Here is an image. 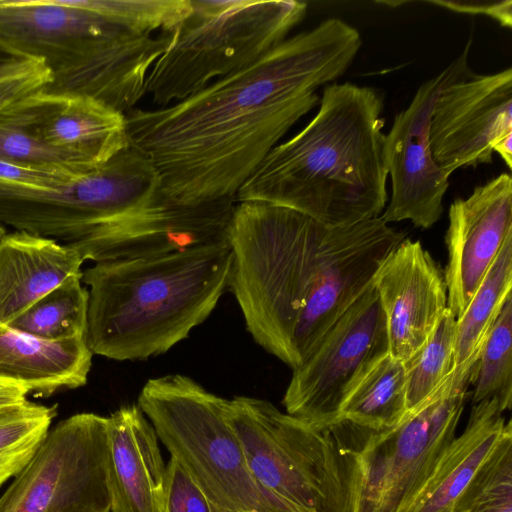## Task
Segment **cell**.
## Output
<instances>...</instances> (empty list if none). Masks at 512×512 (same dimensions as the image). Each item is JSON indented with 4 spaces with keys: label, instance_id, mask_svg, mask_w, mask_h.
<instances>
[{
    "label": "cell",
    "instance_id": "6da1fadb",
    "mask_svg": "<svg viewBox=\"0 0 512 512\" xmlns=\"http://www.w3.org/2000/svg\"><path fill=\"white\" fill-rule=\"evenodd\" d=\"M362 44L338 18L287 38L250 66L184 100L125 114L129 146L157 172L160 192L183 204L236 198L268 153L340 78Z\"/></svg>",
    "mask_w": 512,
    "mask_h": 512
},
{
    "label": "cell",
    "instance_id": "7a4b0ae2",
    "mask_svg": "<svg viewBox=\"0 0 512 512\" xmlns=\"http://www.w3.org/2000/svg\"><path fill=\"white\" fill-rule=\"evenodd\" d=\"M404 239L380 216L329 226L286 207L237 202L228 287L254 341L293 370Z\"/></svg>",
    "mask_w": 512,
    "mask_h": 512
},
{
    "label": "cell",
    "instance_id": "3957f363",
    "mask_svg": "<svg viewBox=\"0 0 512 512\" xmlns=\"http://www.w3.org/2000/svg\"><path fill=\"white\" fill-rule=\"evenodd\" d=\"M382 110L371 87L326 86L317 114L268 153L237 202L286 207L329 226L381 216L388 202Z\"/></svg>",
    "mask_w": 512,
    "mask_h": 512
},
{
    "label": "cell",
    "instance_id": "277c9868",
    "mask_svg": "<svg viewBox=\"0 0 512 512\" xmlns=\"http://www.w3.org/2000/svg\"><path fill=\"white\" fill-rule=\"evenodd\" d=\"M232 257L226 240L82 271L89 349L117 361L165 353L214 310L229 286Z\"/></svg>",
    "mask_w": 512,
    "mask_h": 512
},
{
    "label": "cell",
    "instance_id": "5b68a950",
    "mask_svg": "<svg viewBox=\"0 0 512 512\" xmlns=\"http://www.w3.org/2000/svg\"><path fill=\"white\" fill-rule=\"evenodd\" d=\"M192 12L170 31L145 94L165 107L234 74L286 40L305 17L301 1L190 0Z\"/></svg>",
    "mask_w": 512,
    "mask_h": 512
},
{
    "label": "cell",
    "instance_id": "8992f818",
    "mask_svg": "<svg viewBox=\"0 0 512 512\" xmlns=\"http://www.w3.org/2000/svg\"><path fill=\"white\" fill-rule=\"evenodd\" d=\"M468 388L449 378L396 425L331 429L341 456L344 512H403L456 436Z\"/></svg>",
    "mask_w": 512,
    "mask_h": 512
},
{
    "label": "cell",
    "instance_id": "52a82bcc",
    "mask_svg": "<svg viewBox=\"0 0 512 512\" xmlns=\"http://www.w3.org/2000/svg\"><path fill=\"white\" fill-rule=\"evenodd\" d=\"M138 406L216 512H270L249 471L227 399L188 376L149 379Z\"/></svg>",
    "mask_w": 512,
    "mask_h": 512
},
{
    "label": "cell",
    "instance_id": "ba28073f",
    "mask_svg": "<svg viewBox=\"0 0 512 512\" xmlns=\"http://www.w3.org/2000/svg\"><path fill=\"white\" fill-rule=\"evenodd\" d=\"M227 412L270 512H344V472L330 430L272 403L237 396Z\"/></svg>",
    "mask_w": 512,
    "mask_h": 512
},
{
    "label": "cell",
    "instance_id": "9c48e42d",
    "mask_svg": "<svg viewBox=\"0 0 512 512\" xmlns=\"http://www.w3.org/2000/svg\"><path fill=\"white\" fill-rule=\"evenodd\" d=\"M160 189L151 162L130 146L103 166L58 188L0 183V224L64 244L138 209Z\"/></svg>",
    "mask_w": 512,
    "mask_h": 512
},
{
    "label": "cell",
    "instance_id": "30bf717a",
    "mask_svg": "<svg viewBox=\"0 0 512 512\" xmlns=\"http://www.w3.org/2000/svg\"><path fill=\"white\" fill-rule=\"evenodd\" d=\"M107 417L61 420L0 496V512H110Z\"/></svg>",
    "mask_w": 512,
    "mask_h": 512
},
{
    "label": "cell",
    "instance_id": "8fae6325",
    "mask_svg": "<svg viewBox=\"0 0 512 512\" xmlns=\"http://www.w3.org/2000/svg\"><path fill=\"white\" fill-rule=\"evenodd\" d=\"M388 353L386 321L372 283L293 369L282 401L286 413L319 430L331 429L340 422L348 394Z\"/></svg>",
    "mask_w": 512,
    "mask_h": 512
},
{
    "label": "cell",
    "instance_id": "7c38bea8",
    "mask_svg": "<svg viewBox=\"0 0 512 512\" xmlns=\"http://www.w3.org/2000/svg\"><path fill=\"white\" fill-rule=\"evenodd\" d=\"M465 51L437 76L424 82L409 106L397 113L385 134L384 154L392 195L381 218L388 224L403 220L427 229L443 213V198L449 175L433 159L429 126L439 92L447 85L470 75Z\"/></svg>",
    "mask_w": 512,
    "mask_h": 512
},
{
    "label": "cell",
    "instance_id": "4fadbf2b",
    "mask_svg": "<svg viewBox=\"0 0 512 512\" xmlns=\"http://www.w3.org/2000/svg\"><path fill=\"white\" fill-rule=\"evenodd\" d=\"M237 204L224 198L183 204L158 194L145 205L95 227L68 243L83 261L95 263L156 257L228 240Z\"/></svg>",
    "mask_w": 512,
    "mask_h": 512
},
{
    "label": "cell",
    "instance_id": "5bb4252c",
    "mask_svg": "<svg viewBox=\"0 0 512 512\" xmlns=\"http://www.w3.org/2000/svg\"><path fill=\"white\" fill-rule=\"evenodd\" d=\"M512 134V69L464 77L438 94L429 126L434 161L447 175L491 163L493 145Z\"/></svg>",
    "mask_w": 512,
    "mask_h": 512
},
{
    "label": "cell",
    "instance_id": "9a60e30c",
    "mask_svg": "<svg viewBox=\"0 0 512 512\" xmlns=\"http://www.w3.org/2000/svg\"><path fill=\"white\" fill-rule=\"evenodd\" d=\"M512 235V177L501 173L450 205L444 270L448 308L459 318Z\"/></svg>",
    "mask_w": 512,
    "mask_h": 512
},
{
    "label": "cell",
    "instance_id": "2e32d148",
    "mask_svg": "<svg viewBox=\"0 0 512 512\" xmlns=\"http://www.w3.org/2000/svg\"><path fill=\"white\" fill-rule=\"evenodd\" d=\"M129 31L74 0H0V44L43 61L51 74Z\"/></svg>",
    "mask_w": 512,
    "mask_h": 512
},
{
    "label": "cell",
    "instance_id": "e0dca14e",
    "mask_svg": "<svg viewBox=\"0 0 512 512\" xmlns=\"http://www.w3.org/2000/svg\"><path fill=\"white\" fill-rule=\"evenodd\" d=\"M385 317L389 354L405 363L448 308L444 272L419 241L404 239L373 279Z\"/></svg>",
    "mask_w": 512,
    "mask_h": 512
},
{
    "label": "cell",
    "instance_id": "ac0fdd59",
    "mask_svg": "<svg viewBox=\"0 0 512 512\" xmlns=\"http://www.w3.org/2000/svg\"><path fill=\"white\" fill-rule=\"evenodd\" d=\"M0 117L93 168L129 147L125 115L83 95L39 90L10 105Z\"/></svg>",
    "mask_w": 512,
    "mask_h": 512
},
{
    "label": "cell",
    "instance_id": "d6986e66",
    "mask_svg": "<svg viewBox=\"0 0 512 512\" xmlns=\"http://www.w3.org/2000/svg\"><path fill=\"white\" fill-rule=\"evenodd\" d=\"M170 42V32L114 36L84 59L51 74L42 91L91 97L125 115L145 95L147 75Z\"/></svg>",
    "mask_w": 512,
    "mask_h": 512
},
{
    "label": "cell",
    "instance_id": "ffe728a7",
    "mask_svg": "<svg viewBox=\"0 0 512 512\" xmlns=\"http://www.w3.org/2000/svg\"><path fill=\"white\" fill-rule=\"evenodd\" d=\"M158 440L138 405L107 417L110 512H163L166 465Z\"/></svg>",
    "mask_w": 512,
    "mask_h": 512
},
{
    "label": "cell",
    "instance_id": "44dd1931",
    "mask_svg": "<svg viewBox=\"0 0 512 512\" xmlns=\"http://www.w3.org/2000/svg\"><path fill=\"white\" fill-rule=\"evenodd\" d=\"M83 259L70 245L24 231L0 240V323L11 324L68 278L82 275Z\"/></svg>",
    "mask_w": 512,
    "mask_h": 512
},
{
    "label": "cell",
    "instance_id": "7402d4cb",
    "mask_svg": "<svg viewBox=\"0 0 512 512\" xmlns=\"http://www.w3.org/2000/svg\"><path fill=\"white\" fill-rule=\"evenodd\" d=\"M93 353L86 337L45 340L0 323V380L49 396L87 383Z\"/></svg>",
    "mask_w": 512,
    "mask_h": 512
},
{
    "label": "cell",
    "instance_id": "603a6c76",
    "mask_svg": "<svg viewBox=\"0 0 512 512\" xmlns=\"http://www.w3.org/2000/svg\"><path fill=\"white\" fill-rule=\"evenodd\" d=\"M496 399L473 404L464 431L444 450L403 512H451L453 504L502 436L508 422Z\"/></svg>",
    "mask_w": 512,
    "mask_h": 512
},
{
    "label": "cell",
    "instance_id": "cb8c5ba5",
    "mask_svg": "<svg viewBox=\"0 0 512 512\" xmlns=\"http://www.w3.org/2000/svg\"><path fill=\"white\" fill-rule=\"evenodd\" d=\"M511 289L512 235L505 240L470 303L457 318L451 384L467 388L471 384L472 369L480 349L507 297L512 294Z\"/></svg>",
    "mask_w": 512,
    "mask_h": 512
},
{
    "label": "cell",
    "instance_id": "d4e9b609",
    "mask_svg": "<svg viewBox=\"0 0 512 512\" xmlns=\"http://www.w3.org/2000/svg\"><path fill=\"white\" fill-rule=\"evenodd\" d=\"M407 413L405 365L388 353L348 394L340 422L380 430L396 425Z\"/></svg>",
    "mask_w": 512,
    "mask_h": 512
},
{
    "label": "cell",
    "instance_id": "484cf974",
    "mask_svg": "<svg viewBox=\"0 0 512 512\" xmlns=\"http://www.w3.org/2000/svg\"><path fill=\"white\" fill-rule=\"evenodd\" d=\"M81 277L68 278L9 325L51 341L86 337L88 290Z\"/></svg>",
    "mask_w": 512,
    "mask_h": 512
},
{
    "label": "cell",
    "instance_id": "4316f807",
    "mask_svg": "<svg viewBox=\"0 0 512 512\" xmlns=\"http://www.w3.org/2000/svg\"><path fill=\"white\" fill-rule=\"evenodd\" d=\"M472 403L496 399L503 412L512 404V294L492 324L472 369Z\"/></svg>",
    "mask_w": 512,
    "mask_h": 512
},
{
    "label": "cell",
    "instance_id": "83f0119b",
    "mask_svg": "<svg viewBox=\"0 0 512 512\" xmlns=\"http://www.w3.org/2000/svg\"><path fill=\"white\" fill-rule=\"evenodd\" d=\"M456 324L455 315L447 308L427 341L404 363L408 412L419 407L449 378L454 364Z\"/></svg>",
    "mask_w": 512,
    "mask_h": 512
},
{
    "label": "cell",
    "instance_id": "f1b7e54d",
    "mask_svg": "<svg viewBox=\"0 0 512 512\" xmlns=\"http://www.w3.org/2000/svg\"><path fill=\"white\" fill-rule=\"evenodd\" d=\"M451 512H512V425L455 500Z\"/></svg>",
    "mask_w": 512,
    "mask_h": 512
},
{
    "label": "cell",
    "instance_id": "f546056e",
    "mask_svg": "<svg viewBox=\"0 0 512 512\" xmlns=\"http://www.w3.org/2000/svg\"><path fill=\"white\" fill-rule=\"evenodd\" d=\"M75 3L135 33L170 32L191 12L190 0H75Z\"/></svg>",
    "mask_w": 512,
    "mask_h": 512
},
{
    "label": "cell",
    "instance_id": "4dcf8cb0",
    "mask_svg": "<svg viewBox=\"0 0 512 512\" xmlns=\"http://www.w3.org/2000/svg\"><path fill=\"white\" fill-rule=\"evenodd\" d=\"M0 161L73 178L97 169L1 117Z\"/></svg>",
    "mask_w": 512,
    "mask_h": 512
},
{
    "label": "cell",
    "instance_id": "1f68e13d",
    "mask_svg": "<svg viewBox=\"0 0 512 512\" xmlns=\"http://www.w3.org/2000/svg\"><path fill=\"white\" fill-rule=\"evenodd\" d=\"M56 414L47 407L28 400L0 411V452L34 439L44 438Z\"/></svg>",
    "mask_w": 512,
    "mask_h": 512
},
{
    "label": "cell",
    "instance_id": "d6a6232c",
    "mask_svg": "<svg viewBox=\"0 0 512 512\" xmlns=\"http://www.w3.org/2000/svg\"><path fill=\"white\" fill-rule=\"evenodd\" d=\"M163 512H214L202 491L172 457L166 465Z\"/></svg>",
    "mask_w": 512,
    "mask_h": 512
},
{
    "label": "cell",
    "instance_id": "836d02e7",
    "mask_svg": "<svg viewBox=\"0 0 512 512\" xmlns=\"http://www.w3.org/2000/svg\"><path fill=\"white\" fill-rule=\"evenodd\" d=\"M50 80V69L42 65L27 73L0 81V113L21 98L42 90Z\"/></svg>",
    "mask_w": 512,
    "mask_h": 512
},
{
    "label": "cell",
    "instance_id": "e575fe53",
    "mask_svg": "<svg viewBox=\"0 0 512 512\" xmlns=\"http://www.w3.org/2000/svg\"><path fill=\"white\" fill-rule=\"evenodd\" d=\"M79 178V177H78ZM77 178L0 161V183L34 188H58Z\"/></svg>",
    "mask_w": 512,
    "mask_h": 512
},
{
    "label": "cell",
    "instance_id": "d590c367",
    "mask_svg": "<svg viewBox=\"0 0 512 512\" xmlns=\"http://www.w3.org/2000/svg\"><path fill=\"white\" fill-rule=\"evenodd\" d=\"M446 9L468 13L484 14L496 20L501 26L511 28L512 26V2L502 0L495 2L483 1H429Z\"/></svg>",
    "mask_w": 512,
    "mask_h": 512
},
{
    "label": "cell",
    "instance_id": "8d00e7d4",
    "mask_svg": "<svg viewBox=\"0 0 512 512\" xmlns=\"http://www.w3.org/2000/svg\"><path fill=\"white\" fill-rule=\"evenodd\" d=\"M44 438L34 439L0 452V486L9 478L15 477L26 466Z\"/></svg>",
    "mask_w": 512,
    "mask_h": 512
},
{
    "label": "cell",
    "instance_id": "74e56055",
    "mask_svg": "<svg viewBox=\"0 0 512 512\" xmlns=\"http://www.w3.org/2000/svg\"><path fill=\"white\" fill-rule=\"evenodd\" d=\"M42 65L43 61L26 57L0 44V81L27 73Z\"/></svg>",
    "mask_w": 512,
    "mask_h": 512
},
{
    "label": "cell",
    "instance_id": "f35d334b",
    "mask_svg": "<svg viewBox=\"0 0 512 512\" xmlns=\"http://www.w3.org/2000/svg\"><path fill=\"white\" fill-rule=\"evenodd\" d=\"M27 394L26 390L20 386L0 389V411L25 403Z\"/></svg>",
    "mask_w": 512,
    "mask_h": 512
},
{
    "label": "cell",
    "instance_id": "ab89813d",
    "mask_svg": "<svg viewBox=\"0 0 512 512\" xmlns=\"http://www.w3.org/2000/svg\"><path fill=\"white\" fill-rule=\"evenodd\" d=\"M503 159L509 169H512V134L499 139L492 147Z\"/></svg>",
    "mask_w": 512,
    "mask_h": 512
},
{
    "label": "cell",
    "instance_id": "60d3db41",
    "mask_svg": "<svg viewBox=\"0 0 512 512\" xmlns=\"http://www.w3.org/2000/svg\"><path fill=\"white\" fill-rule=\"evenodd\" d=\"M11 386H18V385L11 384L6 381L0 380V389L6 388V387H11Z\"/></svg>",
    "mask_w": 512,
    "mask_h": 512
},
{
    "label": "cell",
    "instance_id": "b9f144b4",
    "mask_svg": "<svg viewBox=\"0 0 512 512\" xmlns=\"http://www.w3.org/2000/svg\"><path fill=\"white\" fill-rule=\"evenodd\" d=\"M6 234V230L2 224H0V240Z\"/></svg>",
    "mask_w": 512,
    "mask_h": 512
},
{
    "label": "cell",
    "instance_id": "7bdbcfd3",
    "mask_svg": "<svg viewBox=\"0 0 512 512\" xmlns=\"http://www.w3.org/2000/svg\"><path fill=\"white\" fill-rule=\"evenodd\" d=\"M214 512H216V511H214Z\"/></svg>",
    "mask_w": 512,
    "mask_h": 512
}]
</instances>
